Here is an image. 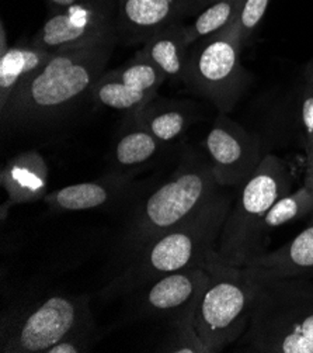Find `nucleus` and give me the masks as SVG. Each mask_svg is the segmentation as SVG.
I'll use <instances>...</instances> for the list:
<instances>
[{
	"instance_id": "1",
	"label": "nucleus",
	"mask_w": 313,
	"mask_h": 353,
	"mask_svg": "<svg viewBox=\"0 0 313 353\" xmlns=\"http://www.w3.org/2000/svg\"><path fill=\"white\" fill-rule=\"evenodd\" d=\"M120 43L117 30L102 37L54 54L0 110L3 130L31 131L63 119L87 96Z\"/></svg>"
},
{
	"instance_id": "2",
	"label": "nucleus",
	"mask_w": 313,
	"mask_h": 353,
	"mask_svg": "<svg viewBox=\"0 0 313 353\" xmlns=\"http://www.w3.org/2000/svg\"><path fill=\"white\" fill-rule=\"evenodd\" d=\"M235 194L222 189L180 225L169 230L128 259L127 268L104 293H133L151 281L186 269L201 268L218 256L217 245Z\"/></svg>"
},
{
	"instance_id": "3",
	"label": "nucleus",
	"mask_w": 313,
	"mask_h": 353,
	"mask_svg": "<svg viewBox=\"0 0 313 353\" xmlns=\"http://www.w3.org/2000/svg\"><path fill=\"white\" fill-rule=\"evenodd\" d=\"M246 277L252 285L250 320L236 349L313 353V277Z\"/></svg>"
},
{
	"instance_id": "4",
	"label": "nucleus",
	"mask_w": 313,
	"mask_h": 353,
	"mask_svg": "<svg viewBox=\"0 0 313 353\" xmlns=\"http://www.w3.org/2000/svg\"><path fill=\"white\" fill-rule=\"evenodd\" d=\"M221 189L210 159L194 151H186L171 178L132 214L124 236L128 259L153 239L190 219Z\"/></svg>"
},
{
	"instance_id": "5",
	"label": "nucleus",
	"mask_w": 313,
	"mask_h": 353,
	"mask_svg": "<svg viewBox=\"0 0 313 353\" xmlns=\"http://www.w3.org/2000/svg\"><path fill=\"white\" fill-rule=\"evenodd\" d=\"M291 188L292 179L285 163L275 155H266L235 194L222 225L217 252L225 263L245 268L252 261L259 223L278 200L291 192Z\"/></svg>"
},
{
	"instance_id": "6",
	"label": "nucleus",
	"mask_w": 313,
	"mask_h": 353,
	"mask_svg": "<svg viewBox=\"0 0 313 353\" xmlns=\"http://www.w3.org/2000/svg\"><path fill=\"white\" fill-rule=\"evenodd\" d=\"M211 280L195 310V328L210 350L221 352L245 334L252 308V285L241 268L225 263L219 255L205 268Z\"/></svg>"
},
{
	"instance_id": "7",
	"label": "nucleus",
	"mask_w": 313,
	"mask_h": 353,
	"mask_svg": "<svg viewBox=\"0 0 313 353\" xmlns=\"http://www.w3.org/2000/svg\"><path fill=\"white\" fill-rule=\"evenodd\" d=\"M86 331H94L89 297L52 294L14 316H3L0 350L47 353L58 342Z\"/></svg>"
},
{
	"instance_id": "8",
	"label": "nucleus",
	"mask_w": 313,
	"mask_h": 353,
	"mask_svg": "<svg viewBox=\"0 0 313 353\" xmlns=\"http://www.w3.org/2000/svg\"><path fill=\"white\" fill-rule=\"evenodd\" d=\"M240 51L239 41L224 30L188 48L184 83L210 100L222 114L232 112L249 82L240 63Z\"/></svg>"
},
{
	"instance_id": "9",
	"label": "nucleus",
	"mask_w": 313,
	"mask_h": 353,
	"mask_svg": "<svg viewBox=\"0 0 313 353\" xmlns=\"http://www.w3.org/2000/svg\"><path fill=\"white\" fill-rule=\"evenodd\" d=\"M117 0L85 2L51 13L31 43L51 54L78 48L116 31Z\"/></svg>"
},
{
	"instance_id": "10",
	"label": "nucleus",
	"mask_w": 313,
	"mask_h": 353,
	"mask_svg": "<svg viewBox=\"0 0 313 353\" xmlns=\"http://www.w3.org/2000/svg\"><path fill=\"white\" fill-rule=\"evenodd\" d=\"M205 151L221 188L241 186L264 158L257 137L222 113L206 134Z\"/></svg>"
},
{
	"instance_id": "11",
	"label": "nucleus",
	"mask_w": 313,
	"mask_h": 353,
	"mask_svg": "<svg viewBox=\"0 0 313 353\" xmlns=\"http://www.w3.org/2000/svg\"><path fill=\"white\" fill-rule=\"evenodd\" d=\"M166 77L138 51L128 62L113 70H106L91 90L97 105L133 114L158 96Z\"/></svg>"
},
{
	"instance_id": "12",
	"label": "nucleus",
	"mask_w": 313,
	"mask_h": 353,
	"mask_svg": "<svg viewBox=\"0 0 313 353\" xmlns=\"http://www.w3.org/2000/svg\"><path fill=\"white\" fill-rule=\"evenodd\" d=\"M210 0H117L120 43L144 44L155 32L193 17Z\"/></svg>"
},
{
	"instance_id": "13",
	"label": "nucleus",
	"mask_w": 313,
	"mask_h": 353,
	"mask_svg": "<svg viewBox=\"0 0 313 353\" xmlns=\"http://www.w3.org/2000/svg\"><path fill=\"white\" fill-rule=\"evenodd\" d=\"M211 280L206 269L193 268L164 274L138 290V305L142 314L153 319H171L199 301Z\"/></svg>"
},
{
	"instance_id": "14",
	"label": "nucleus",
	"mask_w": 313,
	"mask_h": 353,
	"mask_svg": "<svg viewBox=\"0 0 313 353\" xmlns=\"http://www.w3.org/2000/svg\"><path fill=\"white\" fill-rule=\"evenodd\" d=\"M255 279L313 277V225L272 252H266L241 268Z\"/></svg>"
},
{
	"instance_id": "15",
	"label": "nucleus",
	"mask_w": 313,
	"mask_h": 353,
	"mask_svg": "<svg viewBox=\"0 0 313 353\" xmlns=\"http://www.w3.org/2000/svg\"><path fill=\"white\" fill-rule=\"evenodd\" d=\"M131 188V178L124 173H111L104 178L62 188L44 197L54 211H82L109 205L120 200Z\"/></svg>"
},
{
	"instance_id": "16",
	"label": "nucleus",
	"mask_w": 313,
	"mask_h": 353,
	"mask_svg": "<svg viewBox=\"0 0 313 353\" xmlns=\"http://www.w3.org/2000/svg\"><path fill=\"white\" fill-rule=\"evenodd\" d=\"M0 183L9 196V205L44 199L48 185V166L37 151L21 152L3 166Z\"/></svg>"
},
{
	"instance_id": "17",
	"label": "nucleus",
	"mask_w": 313,
	"mask_h": 353,
	"mask_svg": "<svg viewBox=\"0 0 313 353\" xmlns=\"http://www.w3.org/2000/svg\"><path fill=\"white\" fill-rule=\"evenodd\" d=\"M54 54L30 43H17L0 55V110L48 63Z\"/></svg>"
},
{
	"instance_id": "18",
	"label": "nucleus",
	"mask_w": 313,
	"mask_h": 353,
	"mask_svg": "<svg viewBox=\"0 0 313 353\" xmlns=\"http://www.w3.org/2000/svg\"><path fill=\"white\" fill-rule=\"evenodd\" d=\"M186 35L184 21L173 23L155 32L139 51L160 70L166 79L184 82L190 48Z\"/></svg>"
},
{
	"instance_id": "19",
	"label": "nucleus",
	"mask_w": 313,
	"mask_h": 353,
	"mask_svg": "<svg viewBox=\"0 0 313 353\" xmlns=\"http://www.w3.org/2000/svg\"><path fill=\"white\" fill-rule=\"evenodd\" d=\"M193 110L186 101L153 99L145 108L129 117L147 128L160 143L167 144L180 138L193 121Z\"/></svg>"
},
{
	"instance_id": "20",
	"label": "nucleus",
	"mask_w": 313,
	"mask_h": 353,
	"mask_svg": "<svg viewBox=\"0 0 313 353\" xmlns=\"http://www.w3.org/2000/svg\"><path fill=\"white\" fill-rule=\"evenodd\" d=\"M310 213H313V190H310L307 186L303 185V188L298 192L288 193L287 196L281 197L268 210V213L261 219L256 228L252 259L267 252L268 236L275 228L302 219Z\"/></svg>"
},
{
	"instance_id": "21",
	"label": "nucleus",
	"mask_w": 313,
	"mask_h": 353,
	"mask_svg": "<svg viewBox=\"0 0 313 353\" xmlns=\"http://www.w3.org/2000/svg\"><path fill=\"white\" fill-rule=\"evenodd\" d=\"M162 145L163 143L155 135L129 117V125L114 147V162L122 169H133L152 161L159 154Z\"/></svg>"
},
{
	"instance_id": "22",
	"label": "nucleus",
	"mask_w": 313,
	"mask_h": 353,
	"mask_svg": "<svg viewBox=\"0 0 313 353\" xmlns=\"http://www.w3.org/2000/svg\"><path fill=\"white\" fill-rule=\"evenodd\" d=\"M243 0H210L195 14L190 24H186L187 44L217 34L226 28L237 14Z\"/></svg>"
},
{
	"instance_id": "23",
	"label": "nucleus",
	"mask_w": 313,
	"mask_h": 353,
	"mask_svg": "<svg viewBox=\"0 0 313 353\" xmlns=\"http://www.w3.org/2000/svg\"><path fill=\"white\" fill-rule=\"evenodd\" d=\"M193 304L175 316H171L169 334L163 343L158 347L159 352L170 353H210L195 328V310Z\"/></svg>"
},
{
	"instance_id": "24",
	"label": "nucleus",
	"mask_w": 313,
	"mask_h": 353,
	"mask_svg": "<svg viewBox=\"0 0 313 353\" xmlns=\"http://www.w3.org/2000/svg\"><path fill=\"white\" fill-rule=\"evenodd\" d=\"M268 5L270 0H243L233 21L224 31L237 40L243 48L264 17Z\"/></svg>"
},
{
	"instance_id": "25",
	"label": "nucleus",
	"mask_w": 313,
	"mask_h": 353,
	"mask_svg": "<svg viewBox=\"0 0 313 353\" xmlns=\"http://www.w3.org/2000/svg\"><path fill=\"white\" fill-rule=\"evenodd\" d=\"M301 125L305 152L309 154L313 150V75L306 81L301 92Z\"/></svg>"
},
{
	"instance_id": "26",
	"label": "nucleus",
	"mask_w": 313,
	"mask_h": 353,
	"mask_svg": "<svg viewBox=\"0 0 313 353\" xmlns=\"http://www.w3.org/2000/svg\"><path fill=\"white\" fill-rule=\"evenodd\" d=\"M91 334L93 331H86V332H79L72 336H69L52 347L47 350V353H80V352H87L90 347L89 341H91Z\"/></svg>"
},
{
	"instance_id": "27",
	"label": "nucleus",
	"mask_w": 313,
	"mask_h": 353,
	"mask_svg": "<svg viewBox=\"0 0 313 353\" xmlns=\"http://www.w3.org/2000/svg\"><path fill=\"white\" fill-rule=\"evenodd\" d=\"M45 2H47V6H48L50 12L56 13V12L65 10L67 8L76 6L82 2H85V0H45Z\"/></svg>"
},
{
	"instance_id": "28",
	"label": "nucleus",
	"mask_w": 313,
	"mask_h": 353,
	"mask_svg": "<svg viewBox=\"0 0 313 353\" xmlns=\"http://www.w3.org/2000/svg\"><path fill=\"white\" fill-rule=\"evenodd\" d=\"M305 186L313 190V152L306 155V174H305Z\"/></svg>"
},
{
	"instance_id": "29",
	"label": "nucleus",
	"mask_w": 313,
	"mask_h": 353,
	"mask_svg": "<svg viewBox=\"0 0 313 353\" xmlns=\"http://www.w3.org/2000/svg\"><path fill=\"white\" fill-rule=\"evenodd\" d=\"M0 34H2V35H0V43H2V44H0V46H2V48H0V55H3L10 48L6 44V30H5L3 23H2V27H0Z\"/></svg>"
},
{
	"instance_id": "30",
	"label": "nucleus",
	"mask_w": 313,
	"mask_h": 353,
	"mask_svg": "<svg viewBox=\"0 0 313 353\" xmlns=\"http://www.w3.org/2000/svg\"><path fill=\"white\" fill-rule=\"evenodd\" d=\"M310 65H312V66H313V59H312V61H310Z\"/></svg>"
},
{
	"instance_id": "31",
	"label": "nucleus",
	"mask_w": 313,
	"mask_h": 353,
	"mask_svg": "<svg viewBox=\"0 0 313 353\" xmlns=\"http://www.w3.org/2000/svg\"><path fill=\"white\" fill-rule=\"evenodd\" d=\"M310 152H313V150H312V151H310ZM310 152H309V154H310ZM309 154H306V155H309Z\"/></svg>"
}]
</instances>
